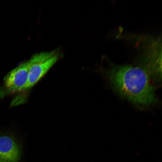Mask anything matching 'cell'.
<instances>
[{
	"instance_id": "6da1fadb",
	"label": "cell",
	"mask_w": 162,
	"mask_h": 162,
	"mask_svg": "<svg viewBox=\"0 0 162 162\" xmlns=\"http://www.w3.org/2000/svg\"><path fill=\"white\" fill-rule=\"evenodd\" d=\"M109 62L110 67L105 72L106 76L112 87L121 96L141 106H150L157 101L155 87L144 70L138 66Z\"/></svg>"
},
{
	"instance_id": "7a4b0ae2",
	"label": "cell",
	"mask_w": 162,
	"mask_h": 162,
	"mask_svg": "<svg viewBox=\"0 0 162 162\" xmlns=\"http://www.w3.org/2000/svg\"><path fill=\"white\" fill-rule=\"evenodd\" d=\"M118 38L130 42L137 50L136 56L138 66L144 70L156 82L161 80V38L159 36L140 34L122 33Z\"/></svg>"
},
{
	"instance_id": "3957f363",
	"label": "cell",
	"mask_w": 162,
	"mask_h": 162,
	"mask_svg": "<svg viewBox=\"0 0 162 162\" xmlns=\"http://www.w3.org/2000/svg\"><path fill=\"white\" fill-rule=\"evenodd\" d=\"M58 49L34 54L28 61V76L25 90L32 87L55 64L60 57Z\"/></svg>"
},
{
	"instance_id": "277c9868",
	"label": "cell",
	"mask_w": 162,
	"mask_h": 162,
	"mask_svg": "<svg viewBox=\"0 0 162 162\" xmlns=\"http://www.w3.org/2000/svg\"><path fill=\"white\" fill-rule=\"evenodd\" d=\"M22 152L21 142L14 132L0 131V162H20Z\"/></svg>"
},
{
	"instance_id": "5b68a950",
	"label": "cell",
	"mask_w": 162,
	"mask_h": 162,
	"mask_svg": "<svg viewBox=\"0 0 162 162\" xmlns=\"http://www.w3.org/2000/svg\"><path fill=\"white\" fill-rule=\"evenodd\" d=\"M29 62H25L10 72L5 77L4 83L8 91L14 92L25 90L28 76Z\"/></svg>"
}]
</instances>
